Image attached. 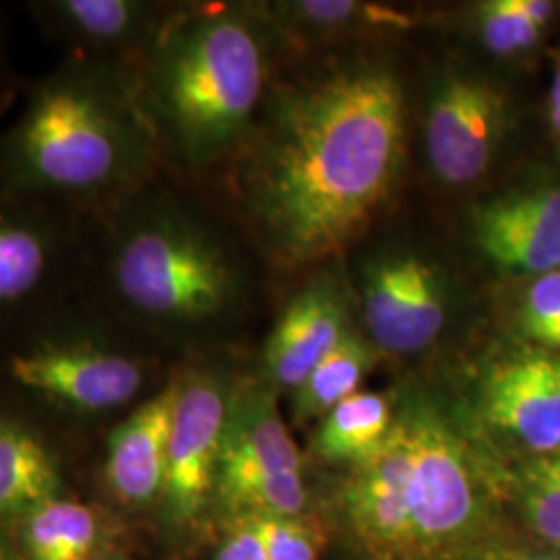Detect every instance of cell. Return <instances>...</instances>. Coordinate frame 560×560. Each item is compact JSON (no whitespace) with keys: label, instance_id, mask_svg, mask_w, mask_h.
I'll list each match as a JSON object with an SVG mask.
<instances>
[{"label":"cell","instance_id":"6da1fadb","mask_svg":"<svg viewBox=\"0 0 560 560\" xmlns=\"http://www.w3.org/2000/svg\"><path fill=\"white\" fill-rule=\"evenodd\" d=\"M405 156V94L384 65L337 69L268 98L226 166L231 198L268 254H337L388 200Z\"/></svg>","mask_w":560,"mask_h":560},{"label":"cell","instance_id":"7a4b0ae2","mask_svg":"<svg viewBox=\"0 0 560 560\" xmlns=\"http://www.w3.org/2000/svg\"><path fill=\"white\" fill-rule=\"evenodd\" d=\"M162 171L136 67L62 57L0 127V189L88 219Z\"/></svg>","mask_w":560,"mask_h":560},{"label":"cell","instance_id":"3957f363","mask_svg":"<svg viewBox=\"0 0 560 560\" xmlns=\"http://www.w3.org/2000/svg\"><path fill=\"white\" fill-rule=\"evenodd\" d=\"M200 208L162 171L94 219L85 291L154 347L221 332L247 300L237 243Z\"/></svg>","mask_w":560,"mask_h":560},{"label":"cell","instance_id":"277c9868","mask_svg":"<svg viewBox=\"0 0 560 560\" xmlns=\"http://www.w3.org/2000/svg\"><path fill=\"white\" fill-rule=\"evenodd\" d=\"M268 46L252 9H175L138 67L164 171L229 166L268 102Z\"/></svg>","mask_w":560,"mask_h":560},{"label":"cell","instance_id":"5b68a950","mask_svg":"<svg viewBox=\"0 0 560 560\" xmlns=\"http://www.w3.org/2000/svg\"><path fill=\"white\" fill-rule=\"evenodd\" d=\"M156 349L81 291L0 340V381L65 420L119 421L156 393Z\"/></svg>","mask_w":560,"mask_h":560},{"label":"cell","instance_id":"8992f818","mask_svg":"<svg viewBox=\"0 0 560 560\" xmlns=\"http://www.w3.org/2000/svg\"><path fill=\"white\" fill-rule=\"evenodd\" d=\"M94 219L0 189V340L85 291Z\"/></svg>","mask_w":560,"mask_h":560},{"label":"cell","instance_id":"52a82bcc","mask_svg":"<svg viewBox=\"0 0 560 560\" xmlns=\"http://www.w3.org/2000/svg\"><path fill=\"white\" fill-rule=\"evenodd\" d=\"M409 436V511L416 557L436 559L467 550L486 523L478 460L459 430L428 400L399 413Z\"/></svg>","mask_w":560,"mask_h":560},{"label":"cell","instance_id":"ba28073f","mask_svg":"<svg viewBox=\"0 0 560 560\" xmlns=\"http://www.w3.org/2000/svg\"><path fill=\"white\" fill-rule=\"evenodd\" d=\"M168 441L164 506L177 523L198 520L217 488L222 432L235 384L210 365L179 372Z\"/></svg>","mask_w":560,"mask_h":560},{"label":"cell","instance_id":"9c48e42d","mask_svg":"<svg viewBox=\"0 0 560 560\" xmlns=\"http://www.w3.org/2000/svg\"><path fill=\"white\" fill-rule=\"evenodd\" d=\"M509 129L501 88L463 69L442 73L425 113V154L434 175L453 187L481 179Z\"/></svg>","mask_w":560,"mask_h":560},{"label":"cell","instance_id":"30bf717a","mask_svg":"<svg viewBox=\"0 0 560 560\" xmlns=\"http://www.w3.org/2000/svg\"><path fill=\"white\" fill-rule=\"evenodd\" d=\"M481 418L532 457L560 455V353L534 345L504 351L481 370Z\"/></svg>","mask_w":560,"mask_h":560},{"label":"cell","instance_id":"8fae6325","mask_svg":"<svg viewBox=\"0 0 560 560\" xmlns=\"http://www.w3.org/2000/svg\"><path fill=\"white\" fill-rule=\"evenodd\" d=\"M361 310L378 349L397 355L418 353L439 339L446 324V279L420 254H384L363 272Z\"/></svg>","mask_w":560,"mask_h":560},{"label":"cell","instance_id":"7c38bea8","mask_svg":"<svg viewBox=\"0 0 560 560\" xmlns=\"http://www.w3.org/2000/svg\"><path fill=\"white\" fill-rule=\"evenodd\" d=\"M25 11L62 57L138 69L175 9L145 0H32Z\"/></svg>","mask_w":560,"mask_h":560},{"label":"cell","instance_id":"4fadbf2b","mask_svg":"<svg viewBox=\"0 0 560 560\" xmlns=\"http://www.w3.org/2000/svg\"><path fill=\"white\" fill-rule=\"evenodd\" d=\"M409 436L400 416L381 448L351 465L342 488V506L358 540L382 559L416 557L409 511Z\"/></svg>","mask_w":560,"mask_h":560},{"label":"cell","instance_id":"5bb4252c","mask_svg":"<svg viewBox=\"0 0 560 560\" xmlns=\"http://www.w3.org/2000/svg\"><path fill=\"white\" fill-rule=\"evenodd\" d=\"M483 258L511 275L540 277L560 268V185H540L483 201L474 212Z\"/></svg>","mask_w":560,"mask_h":560},{"label":"cell","instance_id":"9a60e30c","mask_svg":"<svg viewBox=\"0 0 560 560\" xmlns=\"http://www.w3.org/2000/svg\"><path fill=\"white\" fill-rule=\"evenodd\" d=\"M175 400L177 381L173 376L122 420L115 421L106 434L104 480L129 506L162 499Z\"/></svg>","mask_w":560,"mask_h":560},{"label":"cell","instance_id":"2e32d148","mask_svg":"<svg viewBox=\"0 0 560 560\" xmlns=\"http://www.w3.org/2000/svg\"><path fill=\"white\" fill-rule=\"evenodd\" d=\"M345 300L332 279H316L287 303L264 351V376L277 388L298 390L349 330Z\"/></svg>","mask_w":560,"mask_h":560},{"label":"cell","instance_id":"e0dca14e","mask_svg":"<svg viewBox=\"0 0 560 560\" xmlns=\"http://www.w3.org/2000/svg\"><path fill=\"white\" fill-rule=\"evenodd\" d=\"M303 459L280 418L277 395L260 381L235 382L222 432L217 478L237 474H301Z\"/></svg>","mask_w":560,"mask_h":560},{"label":"cell","instance_id":"ac0fdd59","mask_svg":"<svg viewBox=\"0 0 560 560\" xmlns=\"http://www.w3.org/2000/svg\"><path fill=\"white\" fill-rule=\"evenodd\" d=\"M62 460L36 421L0 411V515H30L60 499Z\"/></svg>","mask_w":560,"mask_h":560},{"label":"cell","instance_id":"d6986e66","mask_svg":"<svg viewBox=\"0 0 560 560\" xmlns=\"http://www.w3.org/2000/svg\"><path fill=\"white\" fill-rule=\"evenodd\" d=\"M393 421L390 400L378 393L358 390L322 418L314 441L316 453L330 463L358 465L381 448Z\"/></svg>","mask_w":560,"mask_h":560},{"label":"cell","instance_id":"ffe728a7","mask_svg":"<svg viewBox=\"0 0 560 560\" xmlns=\"http://www.w3.org/2000/svg\"><path fill=\"white\" fill-rule=\"evenodd\" d=\"M376 361V345L349 328L339 345L318 363L293 397V421L298 425L322 420L340 400L358 393L363 376Z\"/></svg>","mask_w":560,"mask_h":560},{"label":"cell","instance_id":"44dd1931","mask_svg":"<svg viewBox=\"0 0 560 560\" xmlns=\"http://www.w3.org/2000/svg\"><path fill=\"white\" fill-rule=\"evenodd\" d=\"M23 540L32 560H88L98 544V521L85 504L55 499L27 515Z\"/></svg>","mask_w":560,"mask_h":560},{"label":"cell","instance_id":"7402d4cb","mask_svg":"<svg viewBox=\"0 0 560 560\" xmlns=\"http://www.w3.org/2000/svg\"><path fill=\"white\" fill-rule=\"evenodd\" d=\"M555 13L548 0H486L476 9V27L492 55L517 57L540 44Z\"/></svg>","mask_w":560,"mask_h":560},{"label":"cell","instance_id":"603a6c76","mask_svg":"<svg viewBox=\"0 0 560 560\" xmlns=\"http://www.w3.org/2000/svg\"><path fill=\"white\" fill-rule=\"evenodd\" d=\"M217 497L237 517L303 515L307 488L301 474H237L217 478Z\"/></svg>","mask_w":560,"mask_h":560},{"label":"cell","instance_id":"cb8c5ba5","mask_svg":"<svg viewBox=\"0 0 560 560\" xmlns=\"http://www.w3.org/2000/svg\"><path fill=\"white\" fill-rule=\"evenodd\" d=\"M515 492L525 525L560 550V455L532 457L523 463Z\"/></svg>","mask_w":560,"mask_h":560},{"label":"cell","instance_id":"d4e9b609","mask_svg":"<svg viewBox=\"0 0 560 560\" xmlns=\"http://www.w3.org/2000/svg\"><path fill=\"white\" fill-rule=\"evenodd\" d=\"M237 523L258 538L268 560H318L320 557L324 534L320 523L312 517L254 515L241 517Z\"/></svg>","mask_w":560,"mask_h":560},{"label":"cell","instance_id":"484cf974","mask_svg":"<svg viewBox=\"0 0 560 560\" xmlns=\"http://www.w3.org/2000/svg\"><path fill=\"white\" fill-rule=\"evenodd\" d=\"M515 326L529 345L560 353V268L527 282L515 310Z\"/></svg>","mask_w":560,"mask_h":560},{"label":"cell","instance_id":"4316f807","mask_svg":"<svg viewBox=\"0 0 560 560\" xmlns=\"http://www.w3.org/2000/svg\"><path fill=\"white\" fill-rule=\"evenodd\" d=\"M282 15L293 23H303L320 30H337L353 23H400L399 15L384 11L381 7H370L363 2L349 0H305V2H289L280 4Z\"/></svg>","mask_w":560,"mask_h":560},{"label":"cell","instance_id":"83f0119b","mask_svg":"<svg viewBox=\"0 0 560 560\" xmlns=\"http://www.w3.org/2000/svg\"><path fill=\"white\" fill-rule=\"evenodd\" d=\"M23 85L18 73L15 65L11 59V44H9V20L4 7H0V119L9 110V106L15 102V98L23 92Z\"/></svg>","mask_w":560,"mask_h":560},{"label":"cell","instance_id":"f1b7e54d","mask_svg":"<svg viewBox=\"0 0 560 560\" xmlns=\"http://www.w3.org/2000/svg\"><path fill=\"white\" fill-rule=\"evenodd\" d=\"M217 560H268L258 538L237 523L233 536L222 544Z\"/></svg>","mask_w":560,"mask_h":560},{"label":"cell","instance_id":"f546056e","mask_svg":"<svg viewBox=\"0 0 560 560\" xmlns=\"http://www.w3.org/2000/svg\"><path fill=\"white\" fill-rule=\"evenodd\" d=\"M548 125L552 131V138L560 145V62L555 71V80L550 85V94H548Z\"/></svg>","mask_w":560,"mask_h":560},{"label":"cell","instance_id":"4dcf8cb0","mask_svg":"<svg viewBox=\"0 0 560 560\" xmlns=\"http://www.w3.org/2000/svg\"><path fill=\"white\" fill-rule=\"evenodd\" d=\"M506 560H560L557 555H515Z\"/></svg>","mask_w":560,"mask_h":560},{"label":"cell","instance_id":"1f68e13d","mask_svg":"<svg viewBox=\"0 0 560 560\" xmlns=\"http://www.w3.org/2000/svg\"><path fill=\"white\" fill-rule=\"evenodd\" d=\"M0 560H11V557H9V552L2 548V544H0Z\"/></svg>","mask_w":560,"mask_h":560}]
</instances>
